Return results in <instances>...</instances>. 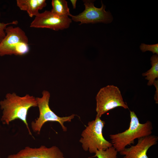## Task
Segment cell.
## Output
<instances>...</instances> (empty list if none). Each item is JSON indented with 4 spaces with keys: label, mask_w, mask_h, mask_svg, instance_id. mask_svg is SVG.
Listing matches in <instances>:
<instances>
[{
    "label": "cell",
    "mask_w": 158,
    "mask_h": 158,
    "mask_svg": "<svg viewBox=\"0 0 158 158\" xmlns=\"http://www.w3.org/2000/svg\"><path fill=\"white\" fill-rule=\"evenodd\" d=\"M3 110L1 121L3 124L9 125L16 119L22 121L26 125L29 135H32L27 121L28 111L32 107L37 106L36 97L29 94L21 97L15 92L8 93L4 100L0 101Z\"/></svg>",
    "instance_id": "obj_1"
},
{
    "label": "cell",
    "mask_w": 158,
    "mask_h": 158,
    "mask_svg": "<svg viewBox=\"0 0 158 158\" xmlns=\"http://www.w3.org/2000/svg\"><path fill=\"white\" fill-rule=\"evenodd\" d=\"M130 122L129 128L124 131L109 135L112 146L118 152L123 150L126 147L134 144L136 139L151 135L153 129L152 124L150 121L145 123H140L134 111H130Z\"/></svg>",
    "instance_id": "obj_2"
},
{
    "label": "cell",
    "mask_w": 158,
    "mask_h": 158,
    "mask_svg": "<svg viewBox=\"0 0 158 158\" xmlns=\"http://www.w3.org/2000/svg\"><path fill=\"white\" fill-rule=\"evenodd\" d=\"M105 124V121L97 116L94 120L88 122L79 140L84 151L95 153L97 150H105L112 146L111 143L105 139L103 135Z\"/></svg>",
    "instance_id": "obj_3"
},
{
    "label": "cell",
    "mask_w": 158,
    "mask_h": 158,
    "mask_svg": "<svg viewBox=\"0 0 158 158\" xmlns=\"http://www.w3.org/2000/svg\"><path fill=\"white\" fill-rule=\"evenodd\" d=\"M5 32V36L0 42V56H22L29 52L28 38L21 28L8 26Z\"/></svg>",
    "instance_id": "obj_4"
},
{
    "label": "cell",
    "mask_w": 158,
    "mask_h": 158,
    "mask_svg": "<svg viewBox=\"0 0 158 158\" xmlns=\"http://www.w3.org/2000/svg\"><path fill=\"white\" fill-rule=\"evenodd\" d=\"M41 97H36L37 106L39 111L38 118L32 121L31 123V127L33 131L40 134L41 128L46 122H56L61 125L63 131L66 132L67 129L64 125L65 122H70L73 119L75 116L72 114L67 116L60 117L56 115L50 108L49 102L50 97L49 92L46 90H44L42 92Z\"/></svg>",
    "instance_id": "obj_5"
},
{
    "label": "cell",
    "mask_w": 158,
    "mask_h": 158,
    "mask_svg": "<svg viewBox=\"0 0 158 158\" xmlns=\"http://www.w3.org/2000/svg\"><path fill=\"white\" fill-rule=\"evenodd\" d=\"M96 116L101 118L108 111L118 107L128 109L126 102L123 101L119 88L113 85H107L101 88L95 97Z\"/></svg>",
    "instance_id": "obj_6"
},
{
    "label": "cell",
    "mask_w": 158,
    "mask_h": 158,
    "mask_svg": "<svg viewBox=\"0 0 158 158\" xmlns=\"http://www.w3.org/2000/svg\"><path fill=\"white\" fill-rule=\"evenodd\" d=\"M85 9L79 14L70 16L71 20L75 22H80L79 25L83 24L104 23H109L113 20V16L109 11L105 10L106 6L101 1L102 6L100 8L94 5V1L83 0Z\"/></svg>",
    "instance_id": "obj_7"
},
{
    "label": "cell",
    "mask_w": 158,
    "mask_h": 158,
    "mask_svg": "<svg viewBox=\"0 0 158 158\" xmlns=\"http://www.w3.org/2000/svg\"><path fill=\"white\" fill-rule=\"evenodd\" d=\"M68 16H60L45 11L39 13L31 22L30 27L35 28H47L55 31L63 30L68 28L72 23Z\"/></svg>",
    "instance_id": "obj_8"
},
{
    "label": "cell",
    "mask_w": 158,
    "mask_h": 158,
    "mask_svg": "<svg viewBox=\"0 0 158 158\" xmlns=\"http://www.w3.org/2000/svg\"><path fill=\"white\" fill-rule=\"evenodd\" d=\"M7 158H65L63 153L57 147H47L42 145L39 148L27 146L16 154H11Z\"/></svg>",
    "instance_id": "obj_9"
},
{
    "label": "cell",
    "mask_w": 158,
    "mask_h": 158,
    "mask_svg": "<svg viewBox=\"0 0 158 158\" xmlns=\"http://www.w3.org/2000/svg\"><path fill=\"white\" fill-rule=\"evenodd\" d=\"M158 137L154 135L141 138L138 139L137 144L125 148L119 153L123 156L122 158H148L147 153L151 147L157 143Z\"/></svg>",
    "instance_id": "obj_10"
},
{
    "label": "cell",
    "mask_w": 158,
    "mask_h": 158,
    "mask_svg": "<svg viewBox=\"0 0 158 158\" xmlns=\"http://www.w3.org/2000/svg\"><path fill=\"white\" fill-rule=\"evenodd\" d=\"M16 2L19 9L27 12L31 18L36 16L47 5L45 0H17Z\"/></svg>",
    "instance_id": "obj_11"
},
{
    "label": "cell",
    "mask_w": 158,
    "mask_h": 158,
    "mask_svg": "<svg viewBox=\"0 0 158 158\" xmlns=\"http://www.w3.org/2000/svg\"><path fill=\"white\" fill-rule=\"evenodd\" d=\"M151 68L146 72L142 74L145 76V79L148 80L147 85L151 86L154 81L158 78V56L156 54L152 55L151 58Z\"/></svg>",
    "instance_id": "obj_12"
},
{
    "label": "cell",
    "mask_w": 158,
    "mask_h": 158,
    "mask_svg": "<svg viewBox=\"0 0 158 158\" xmlns=\"http://www.w3.org/2000/svg\"><path fill=\"white\" fill-rule=\"evenodd\" d=\"M52 8L51 12L60 16H70L68 2L65 0H52L51 3Z\"/></svg>",
    "instance_id": "obj_13"
},
{
    "label": "cell",
    "mask_w": 158,
    "mask_h": 158,
    "mask_svg": "<svg viewBox=\"0 0 158 158\" xmlns=\"http://www.w3.org/2000/svg\"><path fill=\"white\" fill-rule=\"evenodd\" d=\"M118 152L112 146L105 150H97L92 157L97 158H117Z\"/></svg>",
    "instance_id": "obj_14"
},
{
    "label": "cell",
    "mask_w": 158,
    "mask_h": 158,
    "mask_svg": "<svg viewBox=\"0 0 158 158\" xmlns=\"http://www.w3.org/2000/svg\"><path fill=\"white\" fill-rule=\"evenodd\" d=\"M140 48L142 52L149 51L152 52L154 54H155L158 55V44L150 45L142 43Z\"/></svg>",
    "instance_id": "obj_15"
},
{
    "label": "cell",
    "mask_w": 158,
    "mask_h": 158,
    "mask_svg": "<svg viewBox=\"0 0 158 158\" xmlns=\"http://www.w3.org/2000/svg\"><path fill=\"white\" fill-rule=\"evenodd\" d=\"M1 13L0 12V17ZM18 23L17 20H14L12 22L5 23L0 22V42L4 38L6 35L5 30L8 25H16Z\"/></svg>",
    "instance_id": "obj_16"
},
{
    "label": "cell",
    "mask_w": 158,
    "mask_h": 158,
    "mask_svg": "<svg viewBox=\"0 0 158 158\" xmlns=\"http://www.w3.org/2000/svg\"><path fill=\"white\" fill-rule=\"evenodd\" d=\"M153 85L156 87V91L154 95V100L156 104L158 103V79L155 80L154 82Z\"/></svg>",
    "instance_id": "obj_17"
},
{
    "label": "cell",
    "mask_w": 158,
    "mask_h": 158,
    "mask_svg": "<svg viewBox=\"0 0 158 158\" xmlns=\"http://www.w3.org/2000/svg\"><path fill=\"white\" fill-rule=\"evenodd\" d=\"M72 4V5L73 8V9H75L76 8V4L77 2L76 0H70Z\"/></svg>",
    "instance_id": "obj_18"
},
{
    "label": "cell",
    "mask_w": 158,
    "mask_h": 158,
    "mask_svg": "<svg viewBox=\"0 0 158 158\" xmlns=\"http://www.w3.org/2000/svg\"><path fill=\"white\" fill-rule=\"evenodd\" d=\"M0 158H1L0 157Z\"/></svg>",
    "instance_id": "obj_19"
}]
</instances>
